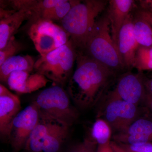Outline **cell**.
I'll list each match as a JSON object with an SVG mask.
<instances>
[{
	"label": "cell",
	"mask_w": 152,
	"mask_h": 152,
	"mask_svg": "<svg viewBox=\"0 0 152 152\" xmlns=\"http://www.w3.org/2000/svg\"><path fill=\"white\" fill-rule=\"evenodd\" d=\"M27 152L26 151H23V152Z\"/></svg>",
	"instance_id": "obj_30"
},
{
	"label": "cell",
	"mask_w": 152,
	"mask_h": 152,
	"mask_svg": "<svg viewBox=\"0 0 152 152\" xmlns=\"http://www.w3.org/2000/svg\"><path fill=\"white\" fill-rule=\"evenodd\" d=\"M83 51L115 73L125 69L112 39L110 22L106 13L97 20Z\"/></svg>",
	"instance_id": "obj_3"
},
{
	"label": "cell",
	"mask_w": 152,
	"mask_h": 152,
	"mask_svg": "<svg viewBox=\"0 0 152 152\" xmlns=\"http://www.w3.org/2000/svg\"><path fill=\"white\" fill-rule=\"evenodd\" d=\"M69 127L40 112L37 124L24 149L27 152H59L67 137Z\"/></svg>",
	"instance_id": "obj_4"
},
{
	"label": "cell",
	"mask_w": 152,
	"mask_h": 152,
	"mask_svg": "<svg viewBox=\"0 0 152 152\" xmlns=\"http://www.w3.org/2000/svg\"><path fill=\"white\" fill-rule=\"evenodd\" d=\"M136 13L143 19L145 20L148 23L150 24V25L152 27V14L151 13L148 12H145L142 10H139L137 11Z\"/></svg>",
	"instance_id": "obj_26"
},
{
	"label": "cell",
	"mask_w": 152,
	"mask_h": 152,
	"mask_svg": "<svg viewBox=\"0 0 152 152\" xmlns=\"http://www.w3.org/2000/svg\"><path fill=\"white\" fill-rule=\"evenodd\" d=\"M70 99L63 87L55 85L42 91L33 102L41 113L70 127L76 121L79 115Z\"/></svg>",
	"instance_id": "obj_6"
},
{
	"label": "cell",
	"mask_w": 152,
	"mask_h": 152,
	"mask_svg": "<svg viewBox=\"0 0 152 152\" xmlns=\"http://www.w3.org/2000/svg\"><path fill=\"white\" fill-rule=\"evenodd\" d=\"M110 146L113 152H152V142L132 145L114 141Z\"/></svg>",
	"instance_id": "obj_22"
},
{
	"label": "cell",
	"mask_w": 152,
	"mask_h": 152,
	"mask_svg": "<svg viewBox=\"0 0 152 152\" xmlns=\"http://www.w3.org/2000/svg\"><path fill=\"white\" fill-rule=\"evenodd\" d=\"M36 61L29 55L15 56L9 58L0 66V80L7 83L11 73L16 71L31 72L34 69Z\"/></svg>",
	"instance_id": "obj_16"
},
{
	"label": "cell",
	"mask_w": 152,
	"mask_h": 152,
	"mask_svg": "<svg viewBox=\"0 0 152 152\" xmlns=\"http://www.w3.org/2000/svg\"><path fill=\"white\" fill-rule=\"evenodd\" d=\"M76 60V50L70 39L66 43L40 56L36 61L34 70L55 85L63 87L73 73Z\"/></svg>",
	"instance_id": "obj_5"
},
{
	"label": "cell",
	"mask_w": 152,
	"mask_h": 152,
	"mask_svg": "<svg viewBox=\"0 0 152 152\" xmlns=\"http://www.w3.org/2000/svg\"><path fill=\"white\" fill-rule=\"evenodd\" d=\"M135 3L133 0H111L108 2L106 15L110 22L112 39L117 49L120 30L132 13Z\"/></svg>",
	"instance_id": "obj_14"
},
{
	"label": "cell",
	"mask_w": 152,
	"mask_h": 152,
	"mask_svg": "<svg viewBox=\"0 0 152 152\" xmlns=\"http://www.w3.org/2000/svg\"><path fill=\"white\" fill-rule=\"evenodd\" d=\"M139 1L140 10L152 14V0H141Z\"/></svg>",
	"instance_id": "obj_25"
},
{
	"label": "cell",
	"mask_w": 152,
	"mask_h": 152,
	"mask_svg": "<svg viewBox=\"0 0 152 152\" xmlns=\"http://www.w3.org/2000/svg\"><path fill=\"white\" fill-rule=\"evenodd\" d=\"M133 19L131 13L120 30L117 45L123 65L128 69L134 68L136 52L140 46L134 34Z\"/></svg>",
	"instance_id": "obj_11"
},
{
	"label": "cell",
	"mask_w": 152,
	"mask_h": 152,
	"mask_svg": "<svg viewBox=\"0 0 152 152\" xmlns=\"http://www.w3.org/2000/svg\"><path fill=\"white\" fill-rule=\"evenodd\" d=\"M137 106L108 95L104 111L105 121L117 133L126 129L138 118Z\"/></svg>",
	"instance_id": "obj_9"
},
{
	"label": "cell",
	"mask_w": 152,
	"mask_h": 152,
	"mask_svg": "<svg viewBox=\"0 0 152 152\" xmlns=\"http://www.w3.org/2000/svg\"><path fill=\"white\" fill-rule=\"evenodd\" d=\"M50 80L43 75L37 72L29 74L24 80L19 94H30L45 87Z\"/></svg>",
	"instance_id": "obj_20"
},
{
	"label": "cell",
	"mask_w": 152,
	"mask_h": 152,
	"mask_svg": "<svg viewBox=\"0 0 152 152\" xmlns=\"http://www.w3.org/2000/svg\"><path fill=\"white\" fill-rule=\"evenodd\" d=\"M133 27L139 45L152 47V27L150 24L136 13L133 19Z\"/></svg>",
	"instance_id": "obj_17"
},
{
	"label": "cell",
	"mask_w": 152,
	"mask_h": 152,
	"mask_svg": "<svg viewBox=\"0 0 152 152\" xmlns=\"http://www.w3.org/2000/svg\"><path fill=\"white\" fill-rule=\"evenodd\" d=\"M107 1L86 0L74 6L61 20L76 51H84L97 18L107 7Z\"/></svg>",
	"instance_id": "obj_2"
},
{
	"label": "cell",
	"mask_w": 152,
	"mask_h": 152,
	"mask_svg": "<svg viewBox=\"0 0 152 152\" xmlns=\"http://www.w3.org/2000/svg\"><path fill=\"white\" fill-rule=\"evenodd\" d=\"M23 49V45L17 40L15 36L11 38L5 47L0 50V66L9 58L15 56Z\"/></svg>",
	"instance_id": "obj_23"
},
{
	"label": "cell",
	"mask_w": 152,
	"mask_h": 152,
	"mask_svg": "<svg viewBox=\"0 0 152 152\" xmlns=\"http://www.w3.org/2000/svg\"><path fill=\"white\" fill-rule=\"evenodd\" d=\"M147 94L143 77L127 72L120 76L115 88L109 95L138 106L144 102Z\"/></svg>",
	"instance_id": "obj_10"
},
{
	"label": "cell",
	"mask_w": 152,
	"mask_h": 152,
	"mask_svg": "<svg viewBox=\"0 0 152 152\" xmlns=\"http://www.w3.org/2000/svg\"><path fill=\"white\" fill-rule=\"evenodd\" d=\"M80 1L76 0H62L61 2L44 11L40 18L38 19L53 22L59 20H61L67 15L71 9Z\"/></svg>",
	"instance_id": "obj_18"
},
{
	"label": "cell",
	"mask_w": 152,
	"mask_h": 152,
	"mask_svg": "<svg viewBox=\"0 0 152 152\" xmlns=\"http://www.w3.org/2000/svg\"><path fill=\"white\" fill-rule=\"evenodd\" d=\"M97 145L93 139H86L74 145L68 152H97Z\"/></svg>",
	"instance_id": "obj_24"
},
{
	"label": "cell",
	"mask_w": 152,
	"mask_h": 152,
	"mask_svg": "<svg viewBox=\"0 0 152 152\" xmlns=\"http://www.w3.org/2000/svg\"><path fill=\"white\" fill-rule=\"evenodd\" d=\"M21 103L16 95L0 84V134L9 138L12 124L19 112Z\"/></svg>",
	"instance_id": "obj_12"
},
{
	"label": "cell",
	"mask_w": 152,
	"mask_h": 152,
	"mask_svg": "<svg viewBox=\"0 0 152 152\" xmlns=\"http://www.w3.org/2000/svg\"><path fill=\"white\" fill-rule=\"evenodd\" d=\"M40 111L33 102L20 111L14 119L9 140L13 148L19 151L24 149L39 118Z\"/></svg>",
	"instance_id": "obj_8"
},
{
	"label": "cell",
	"mask_w": 152,
	"mask_h": 152,
	"mask_svg": "<svg viewBox=\"0 0 152 152\" xmlns=\"http://www.w3.org/2000/svg\"><path fill=\"white\" fill-rule=\"evenodd\" d=\"M144 102L145 103L147 107L152 113V94L147 93Z\"/></svg>",
	"instance_id": "obj_28"
},
{
	"label": "cell",
	"mask_w": 152,
	"mask_h": 152,
	"mask_svg": "<svg viewBox=\"0 0 152 152\" xmlns=\"http://www.w3.org/2000/svg\"><path fill=\"white\" fill-rule=\"evenodd\" d=\"M32 14L28 10L17 11L7 18L0 20V50L4 48L11 38L14 37L22 23L29 21Z\"/></svg>",
	"instance_id": "obj_15"
},
{
	"label": "cell",
	"mask_w": 152,
	"mask_h": 152,
	"mask_svg": "<svg viewBox=\"0 0 152 152\" xmlns=\"http://www.w3.org/2000/svg\"><path fill=\"white\" fill-rule=\"evenodd\" d=\"M76 67L67 83V92L80 108H89L99 100L115 73L83 51H76Z\"/></svg>",
	"instance_id": "obj_1"
},
{
	"label": "cell",
	"mask_w": 152,
	"mask_h": 152,
	"mask_svg": "<svg viewBox=\"0 0 152 152\" xmlns=\"http://www.w3.org/2000/svg\"><path fill=\"white\" fill-rule=\"evenodd\" d=\"M28 22V35L41 56L62 46L70 40L69 36L61 26L52 21L38 19Z\"/></svg>",
	"instance_id": "obj_7"
},
{
	"label": "cell",
	"mask_w": 152,
	"mask_h": 152,
	"mask_svg": "<svg viewBox=\"0 0 152 152\" xmlns=\"http://www.w3.org/2000/svg\"><path fill=\"white\" fill-rule=\"evenodd\" d=\"M134 68L140 72L152 70V47L139 46L136 52Z\"/></svg>",
	"instance_id": "obj_21"
},
{
	"label": "cell",
	"mask_w": 152,
	"mask_h": 152,
	"mask_svg": "<svg viewBox=\"0 0 152 152\" xmlns=\"http://www.w3.org/2000/svg\"><path fill=\"white\" fill-rule=\"evenodd\" d=\"M113 139L114 142L128 145L152 142V121L138 118L125 130L115 134Z\"/></svg>",
	"instance_id": "obj_13"
},
{
	"label": "cell",
	"mask_w": 152,
	"mask_h": 152,
	"mask_svg": "<svg viewBox=\"0 0 152 152\" xmlns=\"http://www.w3.org/2000/svg\"><path fill=\"white\" fill-rule=\"evenodd\" d=\"M145 85L147 93L152 94V76L148 80H145Z\"/></svg>",
	"instance_id": "obj_29"
},
{
	"label": "cell",
	"mask_w": 152,
	"mask_h": 152,
	"mask_svg": "<svg viewBox=\"0 0 152 152\" xmlns=\"http://www.w3.org/2000/svg\"><path fill=\"white\" fill-rule=\"evenodd\" d=\"M111 133V128L105 120L98 119L93 125L92 137L98 146L105 147L110 145Z\"/></svg>",
	"instance_id": "obj_19"
},
{
	"label": "cell",
	"mask_w": 152,
	"mask_h": 152,
	"mask_svg": "<svg viewBox=\"0 0 152 152\" xmlns=\"http://www.w3.org/2000/svg\"><path fill=\"white\" fill-rule=\"evenodd\" d=\"M17 12L13 10L0 8V20H3L8 18Z\"/></svg>",
	"instance_id": "obj_27"
}]
</instances>
